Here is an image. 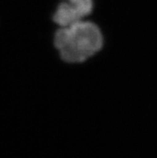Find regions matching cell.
<instances>
[{"label": "cell", "mask_w": 157, "mask_h": 158, "mask_svg": "<svg viewBox=\"0 0 157 158\" xmlns=\"http://www.w3.org/2000/svg\"><path fill=\"white\" fill-rule=\"evenodd\" d=\"M54 45L64 62L80 64L101 50L104 37L95 23L83 19L72 26L59 27L54 36Z\"/></svg>", "instance_id": "1"}, {"label": "cell", "mask_w": 157, "mask_h": 158, "mask_svg": "<svg viewBox=\"0 0 157 158\" xmlns=\"http://www.w3.org/2000/svg\"><path fill=\"white\" fill-rule=\"evenodd\" d=\"M52 19L54 23L59 27H70L84 19L77 10L72 7L64 0H62V2L57 6Z\"/></svg>", "instance_id": "2"}, {"label": "cell", "mask_w": 157, "mask_h": 158, "mask_svg": "<svg viewBox=\"0 0 157 158\" xmlns=\"http://www.w3.org/2000/svg\"><path fill=\"white\" fill-rule=\"evenodd\" d=\"M70 6L77 10L83 18L89 15L94 7L93 0H64Z\"/></svg>", "instance_id": "3"}]
</instances>
